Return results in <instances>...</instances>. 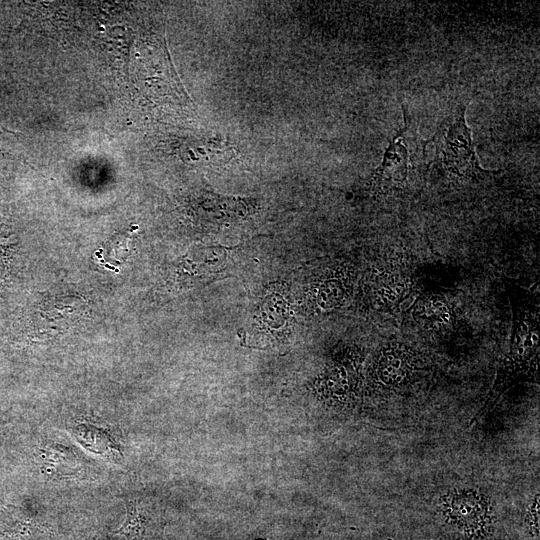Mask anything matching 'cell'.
Listing matches in <instances>:
<instances>
[{"mask_svg":"<svg viewBox=\"0 0 540 540\" xmlns=\"http://www.w3.org/2000/svg\"><path fill=\"white\" fill-rule=\"evenodd\" d=\"M512 334L508 353L498 371L483 408L471 425L489 411L507 389L520 382L535 381L539 362V302L523 289L509 285Z\"/></svg>","mask_w":540,"mask_h":540,"instance_id":"1","label":"cell"},{"mask_svg":"<svg viewBox=\"0 0 540 540\" xmlns=\"http://www.w3.org/2000/svg\"><path fill=\"white\" fill-rule=\"evenodd\" d=\"M415 369V360L408 349L399 344L389 345L380 354L376 366L377 379L384 386H398Z\"/></svg>","mask_w":540,"mask_h":540,"instance_id":"4","label":"cell"},{"mask_svg":"<svg viewBox=\"0 0 540 540\" xmlns=\"http://www.w3.org/2000/svg\"><path fill=\"white\" fill-rule=\"evenodd\" d=\"M404 127L392 137L386 148L380 165L372 172L369 181V192L376 198L403 191L408 185L410 169L414 164L413 156L422 152L417 135L410 123L407 109L403 106Z\"/></svg>","mask_w":540,"mask_h":540,"instance_id":"3","label":"cell"},{"mask_svg":"<svg viewBox=\"0 0 540 540\" xmlns=\"http://www.w3.org/2000/svg\"><path fill=\"white\" fill-rule=\"evenodd\" d=\"M470 101L460 103L442 119L432 137L422 146L423 156L430 157L428 165L460 181L478 179L489 172L480 166L471 129L466 123Z\"/></svg>","mask_w":540,"mask_h":540,"instance_id":"2","label":"cell"},{"mask_svg":"<svg viewBox=\"0 0 540 540\" xmlns=\"http://www.w3.org/2000/svg\"><path fill=\"white\" fill-rule=\"evenodd\" d=\"M449 517L457 525L476 531L486 524L487 506L481 497L474 494H460L449 499Z\"/></svg>","mask_w":540,"mask_h":540,"instance_id":"5","label":"cell"}]
</instances>
